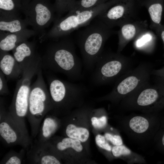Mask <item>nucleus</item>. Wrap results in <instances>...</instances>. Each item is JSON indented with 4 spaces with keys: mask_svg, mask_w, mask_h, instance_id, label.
Instances as JSON below:
<instances>
[{
    "mask_svg": "<svg viewBox=\"0 0 164 164\" xmlns=\"http://www.w3.org/2000/svg\"><path fill=\"white\" fill-rule=\"evenodd\" d=\"M67 36L53 40L42 57V68L63 73L74 81L83 77V63L76 52L74 41Z\"/></svg>",
    "mask_w": 164,
    "mask_h": 164,
    "instance_id": "obj_1",
    "label": "nucleus"
},
{
    "mask_svg": "<svg viewBox=\"0 0 164 164\" xmlns=\"http://www.w3.org/2000/svg\"><path fill=\"white\" fill-rule=\"evenodd\" d=\"M116 33L97 16L84 28L76 32L75 41L80 50L83 65L86 71H93L104 51L106 42Z\"/></svg>",
    "mask_w": 164,
    "mask_h": 164,
    "instance_id": "obj_2",
    "label": "nucleus"
},
{
    "mask_svg": "<svg viewBox=\"0 0 164 164\" xmlns=\"http://www.w3.org/2000/svg\"><path fill=\"white\" fill-rule=\"evenodd\" d=\"M42 57L37 53L23 70L21 78L18 81L8 111L14 120L28 131L26 123L29 98L32 79L36 75L41 65Z\"/></svg>",
    "mask_w": 164,
    "mask_h": 164,
    "instance_id": "obj_3",
    "label": "nucleus"
},
{
    "mask_svg": "<svg viewBox=\"0 0 164 164\" xmlns=\"http://www.w3.org/2000/svg\"><path fill=\"white\" fill-rule=\"evenodd\" d=\"M133 60L121 53L104 51L98 59L90 77L91 83L96 86L115 82L132 68Z\"/></svg>",
    "mask_w": 164,
    "mask_h": 164,
    "instance_id": "obj_4",
    "label": "nucleus"
},
{
    "mask_svg": "<svg viewBox=\"0 0 164 164\" xmlns=\"http://www.w3.org/2000/svg\"><path fill=\"white\" fill-rule=\"evenodd\" d=\"M36 74V79L30 87L26 116L30 125L32 139L36 137L43 119L53 108L41 68L39 69Z\"/></svg>",
    "mask_w": 164,
    "mask_h": 164,
    "instance_id": "obj_5",
    "label": "nucleus"
},
{
    "mask_svg": "<svg viewBox=\"0 0 164 164\" xmlns=\"http://www.w3.org/2000/svg\"><path fill=\"white\" fill-rule=\"evenodd\" d=\"M107 9L98 6L85 10L70 11L65 16L56 19L51 29L40 40L42 41L48 39L54 40L69 35L75 30L89 24Z\"/></svg>",
    "mask_w": 164,
    "mask_h": 164,
    "instance_id": "obj_6",
    "label": "nucleus"
},
{
    "mask_svg": "<svg viewBox=\"0 0 164 164\" xmlns=\"http://www.w3.org/2000/svg\"><path fill=\"white\" fill-rule=\"evenodd\" d=\"M49 92L55 112L66 111L77 103L87 92L83 84L74 83L51 76L48 79Z\"/></svg>",
    "mask_w": 164,
    "mask_h": 164,
    "instance_id": "obj_7",
    "label": "nucleus"
},
{
    "mask_svg": "<svg viewBox=\"0 0 164 164\" xmlns=\"http://www.w3.org/2000/svg\"><path fill=\"white\" fill-rule=\"evenodd\" d=\"M153 68V65L150 62L140 63L118 78L115 82L111 91L105 97L121 98L149 83Z\"/></svg>",
    "mask_w": 164,
    "mask_h": 164,
    "instance_id": "obj_8",
    "label": "nucleus"
},
{
    "mask_svg": "<svg viewBox=\"0 0 164 164\" xmlns=\"http://www.w3.org/2000/svg\"><path fill=\"white\" fill-rule=\"evenodd\" d=\"M0 138L6 146L19 145L26 151L32 143L28 131L16 123L6 111L4 102H0Z\"/></svg>",
    "mask_w": 164,
    "mask_h": 164,
    "instance_id": "obj_9",
    "label": "nucleus"
},
{
    "mask_svg": "<svg viewBox=\"0 0 164 164\" xmlns=\"http://www.w3.org/2000/svg\"><path fill=\"white\" fill-rule=\"evenodd\" d=\"M29 25L39 35L40 39L45 35L44 29L56 18L55 10L41 3L23 10Z\"/></svg>",
    "mask_w": 164,
    "mask_h": 164,
    "instance_id": "obj_10",
    "label": "nucleus"
},
{
    "mask_svg": "<svg viewBox=\"0 0 164 164\" xmlns=\"http://www.w3.org/2000/svg\"><path fill=\"white\" fill-rule=\"evenodd\" d=\"M58 155L47 142H42L36 139L26 153L28 163L33 164H60Z\"/></svg>",
    "mask_w": 164,
    "mask_h": 164,
    "instance_id": "obj_11",
    "label": "nucleus"
},
{
    "mask_svg": "<svg viewBox=\"0 0 164 164\" xmlns=\"http://www.w3.org/2000/svg\"><path fill=\"white\" fill-rule=\"evenodd\" d=\"M119 27L116 33L118 39L117 52L121 53L130 41L145 32L147 25L145 21L137 20L125 23Z\"/></svg>",
    "mask_w": 164,
    "mask_h": 164,
    "instance_id": "obj_12",
    "label": "nucleus"
},
{
    "mask_svg": "<svg viewBox=\"0 0 164 164\" xmlns=\"http://www.w3.org/2000/svg\"><path fill=\"white\" fill-rule=\"evenodd\" d=\"M129 95L135 97V103L141 107L152 104L162 97L161 88L156 83L154 85L150 84L149 82L148 83Z\"/></svg>",
    "mask_w": 164,
    "mask_h": 164,
    "instance_id": "obj_13",
    "label": "nucleus"
},
{
    "mask_svg": "<svg viewBox=\"0 0 164 164\" xmlns=\"http://www.w3.org/2000/svg\"><path fill=\"white\" fill-rule=\"evenodd\" d=\"M36 34L33 29H27L15 33H6L0 31V50L6 52L12 50L19 43Z\"/></svg>",
    "mask_w": 164,
    "mask_h": 164,
    "instance_id": "obj_14",
    "label": "nucleus"
},
{
    "mask_svg": "<svg viewBox=\"0 0 164 164\" xmlns=\"http://www.w3.org/2000/svg\"><path fill=\"white\" fill-rule=\"evenodd\" d=\"M0 71L6 77L7 80L18 78L23 71L13 56L8 52L0 50Z\"/></svg>",
    "mask_w": 164,
    "mask_h": 164,
    "instance_id": "obj_15",
    "label": "nucleus"
},
{
    "mask_svg": "<svg viewBox=\"0 0 164 164\" xmlns=\"http://www.w3.org/2000/svg\"><path fill=\"white\" fill-rule=\"evenodd\" d=\"M35 46L34 41L27 40L19 43L12 50L13 56L22 71L35 56Z\"/></svg>",
    "mask_w": 164,
    "mask_h": 164,
    "instance_id": "obj_16",
    "label": "nucleus"
},
{
    "mask_svg": "<svg viewBox=\"0 0 164 164\" xmlns=\"http://www.w3.org/2000/svg\"><path fill=\"white\" fill-rule=\"evenodd\" d=\"M29 25L27 21L21 18L19 15L0 12V30L10 33L18 32L26 28Z\"/></svg>",
    "mask_w": 164,
    "mask_h": 164,
    "instance_id": "obj_17",
    "label": "nucleus"
},
{
    "mask_svg": "<svg viewBox=\"0 0 164 164\" xmlns=\"http://www.w3.org/2000/svg\"><path fill=\"white\" fill-rule=\"evenodd\" d=\"M60 125V121L56 118L47 114L42 121L36 140L42 142H48L53 137Z\"/></svg>",
    "mask_w": 164,
    "mask_h": 164,
    "instance_id": "obj_18",
    "label": "nucleus"
},
{
    "mask_svg": "<svg viewBox=\"0 0 164 164\" xmlns=\"http://www.w3.org/2000/svg\"><path fill=\"white\" fill-rule=\"evenodd\" d=\"M65 132L67 137L78 139L82 142L86 141L89 136V133L87 129L77 127L71 124L66 126Z\"/></svg>",
    "mask_w": 164,
    "mask_h": 164,
    "instance_id": "obj_19",
    "label": "nucleus"
},
{
    "mask_svg": "<svg viewBox=\"0 0 164 164\" xmlns=\"http://www.w3.org/2000/svg\"><path fill=\"white\" fill-rule=\"evenodd\" d=\"M26 150L23 148L19 152L10 150L1 159L0 164H21L22 163L24 158Z\"/></svg>",
    "mask_w": 164,
    "mask_h": 164,
    "instance_id": "obj_20",
    "label": "nucleus"
},
{
    "mask_svg": "<svg viewBox=\"0 0 164 164\" xmlns=\"http://www.w3.org/2000/svg\"><path fill=\"white\" fill-rule=\"evenodd\" d=\"M131 128L137 133H142L145 132L149 127L147 120L141 116H136L132 118L129 123Z\"/></svg>",
    "mask_w": 164,
    "mask_h": 164,
    "instance_id": "obj_21",
    "label": "nucleus"
},
{
    "mask_svg": "<svg viewBox=\"0 0 164 164\" xmlns=\"http://www.w3.org/2000/svg\"><path fill=\"white\" fill-rule=\"evenodd\" d=\"M0 12L19 15L15 9V5L12 0H0Z\"/></svg>",
    "mask_w": 164,
    "mask_h": 164,
    "instance_id": "obj_22",
    "label": "nucleus"
},
{
    "mask_svg": "<svg viewBox=\"0 0 164 164\" xmlns=\"http://www.w3.org/2000/svg\"><path fill=\"white\" fill-rule=\"evenodd\" d=\"M99 0H81L80 4L74 7L72 10H85L92 8Z\"/></svg>",
    "mask_w": 164,
    "mask_h": 164,
    "instance_id": "obj_23",
    "label": "nucleus"
},
{
    "mask_svg": "<svg viewBox=\"0 0 164 164\" xmlns=\"http://www.w3.org/2000/svg\"><path fill=\"white\" fill-rule=\"evenodd\" d=\"M113 155L114 156L118 157L121 155H128L130 154V150L123 145H115L112 149Z\"/></svg>",
    "mask_w": 164,
    "mask_h": 164,
    "instance_id": "obj_24",
    "label": "nucleus"
},
{
    "mask_svg": "<svg viewBox=\"0 0 164 164\" xmlns=\"http://www.w3.org/2000/svg\"><path fill=\"white\" fill-rule=\"evenodd\" d=\"M2 72L0 70V94L1 95H7L9 94L7 80Z\"/></svg>",
    "mask_w": 164,
    "mask_h": 164,
    "instance_id": "obj_25",
    "label": "nucleus"
},
{
    "mask_svg": "<svg viewBox=\"0 0 164 164\" xmlns=\"http://www.w3.org/2000/svg\"><path fill=\"white\" fill-rule=\"evenodd\" d=\"M95 139L97 145L99 147L108 151H111V147L106 141L104 137L98 134L96 136Z\"/></svg>",
    "mask_w": 164,
    "mask_h": 164,
    "instance_id": "obj_26",
    "label": "nucleus"
},
{
    "mask_svg": "<svg viewBox=\"0 0 164 164\" xmlns=\"http://www.w3.org/2000/svg\"><path fill=\"white\" fill-rule=\"evenodd\" d=\"M92 125L95 128H101L104 127L106 124L107 119L105 116L98 118L93 117L91 119Z\"/></svg>",
    "mask_w": 164,
    "mask_h": 164,
    "instance_id": "obj_27",
    "label": "nucleus"
},
{
    "mask_svg": "<svg viewBox=\"0 0 164 164\" xmlns=\"http://www.w3.org/2000/svg\"><path fill=\"white\" fill-rule=\"evenodd\" d=\"M104 137L107 140L109 141L115 145H120L122 144V139L119 135H113L109 133H106L104 135Z\"/></svg>",
    "mask_w": 164,
    "mask_h": 164,
    "instance_id": "obj_28",
    "label": "nucleus"
},
{
    "mask_svg": "<svg viewBox=\"0 0 164 164\" xmlns=\"http://www.w3.org/2000/svg\"><path fill=\"white\" fill-rule=\"evenodd\" d=\"M145 32L141 36V38L138 39L136 42V45L138 47H140L145 43L151 40L152 37L151 35Z\"/></svg>",
    "mask_w": 164,
    "mask_h": 164,
    "instance_id": "obj_29",
    "label": "nucleus"
},
{
    "mask_svg": "<svg viewBox=\"0 0 164 164\" xmlns=\"http://www.w3.org/2000/svg\"><path fill=\"white\" fill-rule=\"evenodd\" d=\"M151 74L156 77L164 79V66L159 69H153L152 71Z\"/></svg>",
    "mask_w": 164,
    "mask_h": 164,
    "instance_id": "obj_30",
    "label": "nucleus"
},
{
    "mask_svg": "<svg viewBox=\"0 0 164 164\" xmlns=\"http://www.w3.org/2000/svg\"><path fill=\"white\" fill-rule=\"evenodd\" d=\"M155 30L158 35L162 40L164 46V25H161Z\"/></svg>",
    "mask_w": 164,
    "mask_h": 164,
    "instance_id": "obj_31",
    "label": "nucleus"
},
{
    "mask_svg": "<svg viewBox=\"0 0 164 164\" xmlns=\"http://www.w3.org/2000/svg\"><path fill=\"white\" fill-rule=\"evenodd\" d=\"M156 83L158 84L161 88L162 97L164 99V79L156 77Z\"/></svg>",
    "mask_w": 164,
    "mask_h": 164,
    "instance_id": "obj_32",
    "label": "nucleus"
},
{
    "mask_svg": "<svg viewBox=\"0 0 164 164\" xmlns=\"http://www.w3.org/2000/svg\"><path fill=\"white\" fill-rule=\"evenodd\" d=\"M162 142L163 145L164 146V134L162 138Z\"/></svg>",
    "mask_w": 164,
    "mask_h": 164,
    "instance_id": "obj_33",
    "label": "nucleus"
}]
</instances>
